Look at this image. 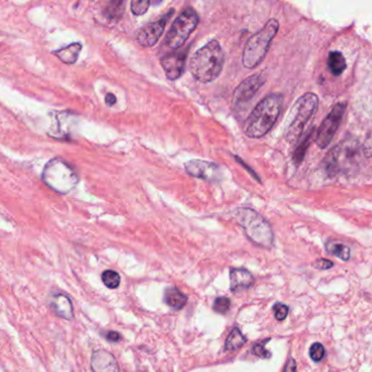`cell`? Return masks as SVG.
Segmentation results:
<instances>
[{"label":"cell","mask_w":372,"mask_h":372,"mask_svg":"<svg viewBox=\"0 0 372 372\" xmlns=\"http://www.w3.org/2000/svg\"><path fill=\"white\" fill-rule=\"evenodd\" d=\"M283 101L281 94H271L260 101L247 120L246 135L259 139L268 134L281 115Z\"/></svg>","instance_id":"6da1fadb"},{"label":"cell","mask_w":372,"mask_h":372,"mask_svg":"<svg viewBox=\"0 0 372 372\" xmlns=\"http://www.w3.org/2000/svg\"><path fill=\"white\" fill-rule=\"evenodd\" d=\"M225 62L222 46L211 40L193 55L190 62L193 77L201 83H211L220 77Z\"/></svg>","instance_id":"7a4b0ae2"},{"label":"cell","mask_w":372,"mask_h":372,"mask_svg":"<svg viewBox=\"0 0 372 372\" xmlns=\"http://www.w3.org/2000/svg\"><path fill=\"white\" fill-rule=\"evenodd\" d=\"M234 218L253 244L263 248H272L273 232L262 215L250 208H238L234 211Z\"/></svg>","instance_id":"3957f363"},{"label":"cell","mask_w":372,"mask_h":372,"mask_svg":"<svg viewBox=\"0 0 372 372\" xmlns=\"http://www.w3.org/2000/svg\"><path fill=\"white\" fill-rule=\"evenodd\" d=\"M319 99L316 94L307 93L295 103L289 111L285 123V139L289 143H296L303 135V129L314 117L318 108Z\"/></svg>","instance_id":"277c9868"},{"label":"cell","mask_w":372,"mask_h":372,"mask_svg":"<svg viewBox=\"0 0 372 372\" xmlns=\"http://www.w3.org/2000/svg\"><path fill=\"white\" fill-rule=\"evenodd\" d=\"M279 21L271 19L259 32L256 33L246 44L243 53V64L248 69H255L266 56L271 43L279 32Z\"/></svg>","instance_id":"5b68a950"},{"label":"cell","mask_w":372,"mask_h":372,"mask_svg":"<svg viewBox=\"0 0 372 372\" xmlns=\"http://www.w3.org/2000/svg\"><path fill=\"white\" fill-rule=\"evenodd\" d=\"M42 178L49 189L62 195L70 193L79 183L75 169L60 158H54L46 163Z\"/></svg>","instance_id":"8992f818"},{"label":"cell","mask_w":372,"mask_h":372,"mask_svg":"<svg viewBox=\"0 0 372 372\" xmlns=\"http://www.w3.org/2000/svg\"><path fill=\"white\" fill-rule=\"evenodd\" d=\"M358 144L354 140L340 142L333 147L324 159V170L330 178L351 170L358 161Z\"/></svg>","instance_id":"52a82bcc"},{"label":"cell","mask_w":372,"mask_h":372,"mask_svg":"<svg viewBox=\"0 0 372 372\" xmlns=\"http://www.w3.org/2000/svg\"><path fill=\"white\" fill-rule=\"evenodd\" d=\"M199 16L196 10L187 8L175 20L172 27L167 33L165 43L172 49H178L187 42L191 33L197 29Z\"/></svg>","instance_id":"ba28073f"},{"label":"cell","mask_w":372,"mask_h":372,"mask_svg":"<svg viewBox=\"0 0 372 372\" xmlns=\"http://www.w3.org/2000/svg\"><path fill=\"white\" fill-rule=\"evenodd\" d=\"M345 110L346 104L344 103L335 105L327 118L323 120V122L319 128L318 134H317V144L320 148H325L332 142L335 132L338 131V127L342 122Z\"/></svg>","instance_id":"9c48e42d"},{"label":"cell","mask_w":372,"mask_h":372,"mask_svg":"<svg viewBox=\"0 0 372 372\" xmlns=\"http://www.w3.org/2000/svg\"><path fill=\"white\" fill-rule=\"evenodd\" d=\"M185 169L189 176L200 178L210 183L222 181L223 172L220 165L206 160H190L185 163Z\"/></svg>","instance_id":"30bf717a"},{"label":"cell","mask_w":372,"mask_h":372,"mask_svg":"<svg viewBox=\"0 0 372 372\" xmlns=\"http://www.w3.org/2000/svg\"><path fill=\"white\" fill-rule=\"evenodd\" d=\"M265 80H266V77L263 73H259V75H253L247 77L246 80L243 81L234 92V107L238 108V107L248 104L255 97L256 94L260 91V88L264 85Z\"/></svg>","instance_id":"8fae6325"},{"label":"cell","mask_w":372,"mask_h":372,"mask_svg":"<svg viewBox=\"0 0 372 372\" xmlns=\"http://www.w3.org/2000/svg\"><path fill=\"white\" fill-rule=\"evenodd\" d=\"M174 14V10L169 11V14L164 16L161 20L152 22L143 27L137 33V42L143 47H152L158 43V40L161 38L164 29L166 27L167 22L169 18Z\"/></svg>","instance_id":"7c38bea8"},{"label":"cell","mask_w":372,"mask_h":372,"mask_svg":"<svg viewBox=\"0 0 372 372\" xmlns=\"http://www.w3.org/2000/svg\"><path fill=\"white\" fill-rule=\"evenodd\" d=\"M186 58L187 51H175L162 58V67L169 80L175 81L182 77L185 71Z\"/></svg>","instance_id":"4fadbf2b"},{"label":"cell","mask_w":372,"mask_h":372,"mask_svg":"<svg viewBox=\"0 0 372 372\" xmlns=\"http://www.w3.org/2000/svg\"><path fill=\"white\" fill-rule=\"evenodd\" d=\"M91 367L93 372H121L113 354L105 349H97L92 356Z\"/></svg>","instance_id":"5bb4252c"},{"label":"cell","mask_w":372,"mask_h":372,"mask_svg":"<svg viewBox=\"0 0 372 372\" xmlns=\"http://www.w3.org/2000/svg\"><path fill=\"white\" fill-rule=\"evenodd\" d=\"M230 291L234 293L248 290L252 287L255 279L248 270L243 268H234L230 270Z\"/></svg>","instance_id":"9a60e30c"},{"label":"cell","mask_w":372,"mask_h":372,"mask_svg":"<svg viewBox=\"0 0 372 372\" xmlns=\"http://www.w3.org/2000/svg\"><path fill=\"white\" fill-rule=\"evenodd\" d=\"M51 308L57 316L62 319L70 320L73 318V306L70 298L64 294H55L51 298Z\"/></svg>","instance_id":"2e32d148"},{"label":"cell","mask_w":372,"mask_h":372,"mask_svg":"<svg viewBox=\"0 0 372 372\" xmlns=\"http://www.w3.org/2000/svg\"><path fill=\"white\" fill-rule=\"evenodd\" d=\"M165 303L171 307V308L175 309V310H180V309L185 307L186 304L188 302V296L184 293L180 292L177 287H169L165 291V296H164Z\"/></svg>","instance_id":"e0dca14e"},{"label":"cell","mask_w":372,"mask_h":372,"mask_svg":"<svg viewBox=\"0 0 372 372\" xmlns=\"http://www.w3.org/2000/svg\"><path fill=\"white\" fill-rule=\"evenodd\" d=\"M81 49H82V45L80 43H75L54 51V55L64 64H73L78 60Z\"/></svg>","instance_id":"ac0fdd59"},{"label":"cell","mask_w":372,"mask_h":372,"mask_svg":"<svg viewBox=\"0 0 372 372\" xmlns=\"http://www.w3.org/2000/svg\"><path fill=\"white\" fill-rule=\"evenodd\" d=\"M327 66H329L331 73L335 77L342 75L346 69V62L343 53H340V51L330 53Z\"/></svg>","instance_id":"d6986e66"},{"label":"cell","mask_w":372,"mask_h":372,"mask_svg":"<svg viewBox=\"0 0 372 372\" xmlns=\"http://www.w3.org/2000/svg\"><path fill=\"white\" fill-rule=\"evenodd\" d=\"M246 342V336L240 332V330L235 328L232 330V332L226 338L225 349L226 351H236V349H240L241 346H244Z\"/></svg>","instance_id":"ffe728a7"},{"label":"cell","mask_w":372,"mask_h":372,"mask_svg":"<svg viewBox=\"0 0 372 372\" xmlns=\"http://www.w3.org/2000/svg\"><path fill=\"white\" fill-rule=\"evenodd\" d=\"M327 252L331 255L336 256V257L344 261H347L351 258V250L346 245L336 242V241H330L327 243Z\"/></svg>","instance_id":"44dd1931"},{"label":"cell","mask_w":372,"mask_h":372,"mask_svg":"<svg viewBox=\"0 0 372 372\" xmlns=\"http://www.w3.org/2000/svg\"><path fill=\"white\" fill-rule=\"evenodd\" d=\"M314 129H311L307 135L303 137L301 143L298 145L297 148L295 149L294 155H293V160L296 165H299L300 163H303V158H305L306 152L308 150L309 145L311 144V140H312V135H314Z\"/></svg>","instance_id":"7402d4cb"},{"label":"cell","mask_w":372,"mask_h":372,"mask_svg":"<svg viewBox=\"0 0 372 372\" xmlns=\"http://www.w3.org/2000/svg\"><path fill=\"white\" fill-rule=\"evenodd\" d=\"M102 281L108 289H117L121 284V276L114 270H106L103 272Z\"/></svg>","instance_id":"603a6c76"},{"label":"cell","mask_w":372,"mask_h":372,"mask_svg":"<svg viewBox=\"0 0 372 372\" xmlns=\"http://www.w3.org/2000/svg\"><path fill=\"white\" fill-rule=\"evenodd\" d=\"M151 0H132V14L136 16H142L149 10Z\"/></svg>","instance_id":"cb8c5ba5"},{"label":"cell","mask_w":372,"mask_h":372,"mask_svg":"<svg viewBox=\"0 0 372 372\" xmlns=\"http://www.w3.org/2000/svg\"><path fill=\"white\" fill-rule=\"evenodd\" d=\"M309 355H310V358L314 362H321L322 359L325 356V349H324L323 345L321 343H314L311 345Z\"/></svg>","instance_id":"d4e9b609"},{"label":"cell","mask_w":372,"mask_h":372,"mask_svg":"<svg viewBox=\"0 0 372 372\" xmlns=\"http://www.w3.org/2000/svg\"><path fill=\"white\" fill-rule=\"evenodd\" d=\"M230 308V300L227 297H217L213 304V309L217 314H226Z\"/></svg>","instance_id":"484cf974"},{"label":"cell","mask_w":372,"mask_h":372,"mask_svg":"<svg viewBox=\"0 0 372 372\" xmlns=\"http://www.w3.org/2000/svg\"><path fill=\"white\" fill-rule=\"evenodd\" d=\"M123 1L125 0H117L115 3H110V7L106 10L108 18H116V16H121V12H123Z\"/></svg>","instance_id":"4316f807"},{"label":"cell","mask_w":372,"mask_h":372,"mask_svg":"<svg viewBox=\"0 0 372 372\" xmlns=\"http://www.w3.org/2000/svg\"><path fill=\"white\" fill-rule=\"evenodd\" d=\"M274 315L277 321H283L286 319L287 315H288V306L284 305L282 303H276L273 306Z\"/></svg>","instance_id":"83f0119b"},{"label":"cell","mask_w":372,"mask_h":372,"mask_svg":"<svg viewBox=\"0 0 372 372\" xmlns=\"http://www.w3.org/2000/svg\"><path fill=\"white\" fill-rule=\"evenodd\" d=\"M269 341L270 340L263 341L262 343L256 344L253 349H252V353L255 354L256 356L259 357V358H270L271 353L264 347V344Z\"/></svg>","instance_id":"f1b7e54d"},{"label":"cell","mask_w":372,"mask_h":372,"mask_svg":"<svg viewBox=\"0 0 372 372\" xmlns=\"http://www.w3.org/2000/svg\"><path fill=\"white\" fill-rule=\"evenodd\" d=\"M333 266H334V263L327 259H318L314 263V268L319 269V270H327V269L333 268Z\"/></svg>","instance_id":"f546056e"},{"label":"cell","mask_w":372,"mask_h":372,"mask_svg":"<svg viewBox=\"0 0 372 372\" xmlns=\"http://www.w3.org/2000/svg\"><path fill=\"white\" fill-rule=\"evenodd\" d=\"M297 371V362L294 358H289L287 360L286 364H285L284 370L283 372H296Z\"/></svg>","instance_id":"4dcf8cb0"},{"label":"cell","mask_w":372,"mask_h":372,"mask_svg":"<svg viewBox=\"0 0 372 372\" xmlns=\"http://www.w3.org/2000/svg\"><path fill=\"white\" fill-rule=\"evenodd\" d=\"M106 338H108L110 342H118V341L121 340V334L118 332H115V331H110V332H108V334H106Z\"/></svg>","instance_id":"1f68e13d"},{"label":"cell","mask_w":372,"mask_h":372,"mask_svg":"<svg viewBox=\"0 0 372 372\" xmlns=\"http://www.w3.org/2000/svg\"><path fill=\"white\" fill-rule=\"evenodd\" d=\"M105 103L108 104V106H114L116 104V96L114 94L108 93L105 97Z\"/></svg>","instance_id":"d6a6232c"},{"label":"cell","mask_w":372,"mask_h":372,"mask_svg":"<svg viewBox=\"0 0 372 372\" xmlns=\"http://www.w3.org/2000/svg\"><path fill=\"white\" fill-rule=\"evenodd\" d=\"M163 0H151V3L152 5H158V3H162Z\"/></svg>","instance_id":"836d02e7"}]
</instances>
